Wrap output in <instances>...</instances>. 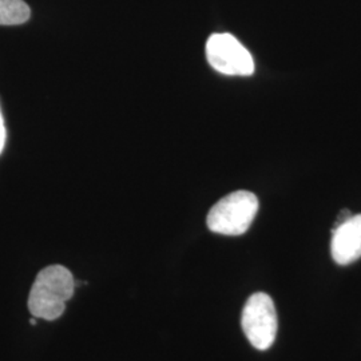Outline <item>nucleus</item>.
<instances>
[{
    "label": "nucleus",
    "instance_id": "8",
    "mask_svg": "<svg viewBox=\"0 0 361 361\" xmlns=\"http://www.w3.org/2000/svg\"><path fill=\"white\" fill-rule=\"evenodd\" d=\"M30 324H31V325H37V320H35V319H31Z\"/></svg>",
    "mask_w": 361,
    "mask_h": 361
},
{
    "label": "nucleus",
    "instance_id": "2",
    "mask_svg": "<svg viewBox=\"0 0 361 361\" xmlns=\"http://www.w3.org/2000/svg\"><path fill=\"white\" fill-rule=\"evenodd\" d=\"M258 212L256 194L237 190L221 198L207 214V228L224 235H241L247 232Z\"/></svg>",
    "mask_w": 361,
    "mask_h": 361
},
{
    "label": "nucleus",
    "instance_id": "6",
    "mask_svg": "<svg viewBox=\"0 0 361 361\" xmlns=\"http://www.w3.org/2000/svg\"><path fill=\"white\" fill-rule=\"evenodd\" d=\"M31 16V10L23 0H0V26L23 25Z\"/></svg>",
    "mask_w": 361,
    "mask_h": 361
},
{
    "label": "nucleus",
    "instance_id": "1",
    "mask_svg": "<svg viewBox=\"0 0 361 361\" xmlns=\"http://www.w3.org/2000/svg\"><path fill=\"white\" fill-rule=\"evenodd\" d=\"M75 281L62 265H50L39 271L28 297V310L35 319L54 322L66 310V302L71 300Z\"/></svg>",
    "mask_w": 361,
    "mask_h": 361
},
{
    "label": "nucleus",
    "instance_id": "7",
    "mask_svg": "<svg viewBox=\"0 0 361 361\" xmlns=\"http://www.w3.org/2000/svg\"><path fill=\"white\" fill-rule=\"evenodd\" d=\"M6 138H7V134H6V126H4V119L1 116V110H0V154L4 149V145H6Z\"/></svg>",
    "mask_w": 361,
    "mask_h": 361
},
{
    "label": "nucleus",
    "instance_id": "4",
    "mask_svg": "<svg viewBox=\"0 0 361 361\" xmlns=\"http://www.w3.org/2000/svg\"><path fill=\"white\" fill-rule=\"evenodd\" d=\"M209 65L221 74L249 77L255 73L250 52L231 34H213L207 42Z\"/></svg>",
    "mask_w": 361,
    "mask_h": 361
},
{
    "label": "nucleus",
    "instance_id": "3",
    "mask_svg": "<svg viewBox=\"0 0 361 361\" xmlns=\"http://www.w3.org/2000/svg\"><path fill=\"white\" fill-rule=\"evenodd\" d=\"M241 325L249 343L258 350L271 348L277 336V312L267 293H255L247 298Z\"/></svg>",
    "mask_w": 361,
    "mask_h": 361
},
{
    "label": "nucleus",
    "instance_id": "5",
    "mask_svg": "<svg viewBox=\"0 0 361 361\" xmlns=\"http://www.w3.org/2000/svg\"><path fill=\"white\" fill-rule=\"evenodd\" d=\"M331 253L338 265H349L361 258V214L350 216L334 228Z\"/></svg>",
    "mask_w": 361,
    "mask_h": 361
}]
</instances>
